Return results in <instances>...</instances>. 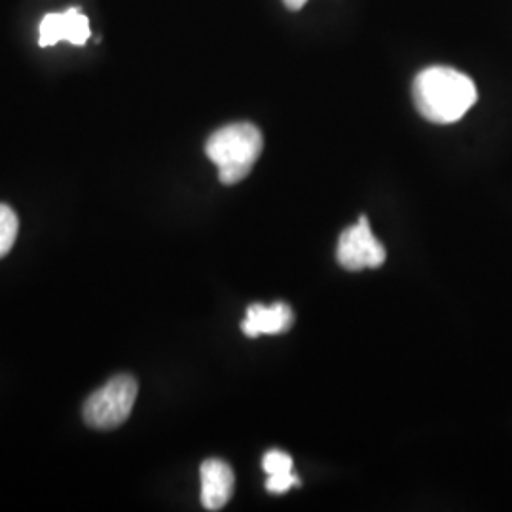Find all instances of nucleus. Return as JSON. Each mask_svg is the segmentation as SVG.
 I'll return each mask as SVG.
<instances>
[{"label":"nucleus","mask_w":512,"mask_h":512,"mask_svg":"<svg viewBox=\"0 0 512 512\" xmlns=\"http://www.w3.org/2000/svg\"><path fill=\"white\" fill-rule=\"evenodd\" d=\"M412 95L421 116L433 124H454L478 99L475 82L450 67H429L421 71Z\"/></svg>","instance_id":"f257e3e1"},{"label":"nucleus","mask_w":512,"mask_h":512,"mask_svg":"<svg viewBox=\"0 0 512 512\" xmlns=\"http://www.w3.org/2000/svg\"><path fill=\"white\" fill-rule=\"evenodd\" d=\"M262 133L255 124L236 122L217 129L205 145L207 158L219 167L220 183L243 181L262 154Z\"/></svg>","instance_id":"f03ea898"},{"label":"nucleus","mask_w":512,"mask_h":512,"mask_svg":"<svg viewBox=\"0 0 512 512\" xmlns=\"http://www.w3.org/2000/svg\"><path fill=\"white\" fill-rule=\"evenodd\" d=\"M137 393L139 385L133 376H114L88 397L84 404V420L90 427L99 431H110L120 427L131 416V410L137 401Z\"/></svg>","instance_id":"7ed1b4c3"},{"label":"nucleus","mask_w":512,"mask_h":512,"mask_svg":"<svg viewBox=\"0 0 512 512\" xmlns=\"http://www.w3.org/2000/svg\"><path fill=\"white\" fill-rule=\"evenodd\" d=\"M336 255L340 266L349 272L380 268L385 262L384 245L372 234L366 217H361L355 226H349L340 236Z\"/></svg>","instance_id":"20e7f679"},{"label":"nucleus","mask_w":512,"mask_h":512,"mask_svg":"<svg viewBox=\"0 0 512 512\" xmlns=\"http://www.w3.org/2000/svg\"><path fill=\"white\" fill-rule=\"evenodd\" d=\"M90 38V21L78 10L71 8L61 14H48L40 23V46H54L67 40L76 46L86 44Z\"/></svg>","instance_id":"39448f33"},{"label":"nucleus","mask_w":512,"mask_h":512,"mask_svg":"<svg viewBox=\"0 0 512 512\" xmlns=\"http://www.w3.org/2000/svg\"><path fill=\"white\" fill-rule=\"evenodd\" d=\"M200 475H202L203 507L207 511H220L234 494L236 476L232 467L222 459H205Z\"/></svg>","instance_id":"423d86ee"},{"label":"nucleus","mask_w":512,"mask_h":512,"mask_svg":"<svg viewBox=\"0 0 512 512\" xmlns=\"http://www.w3.org/2000/svg\"><path fill=\"white\" fill-rule=\"evenodd\" d=\"M294 315L291 306L275 302L272 306L253 304L249 306L241 330L249 338H258L264 334H283L293 327Z\"/></svg>","instance_id":"0eeeda50"},{"label":"nucleus","mask_w":512,"mask_h":512,"mask_svg":"<svg viewBox=\"0 0 512 512\" xmlns=\"http://www.w3.org/2000/svg\"><path fill=\"white\" fill-rule=\"evenodd\" d=\"M18 215L12 207L0 203V258L8 255L18 239Z\"/></svg>","instance_id":"6e6552de"},{"label":"nucleus","mask_w":512,"mask_h":512,"mask_svg":"<svg viewBox=\"0 0 512 512\" xmlns=\"http://www.w3.org/2000/svg\"><path fill=\"white\" fill-rule=\"evenodd\" d=\"M262 467L268 476L293 473V458L281 450H272L262 459Z\"/></svg>","instance_id":"1a4fd4ad"},{"label":"nucleus","mask_w":512,"mask_h":512,"mask_svg":"<svg viewBox=\"0 0 512 512\" xmlns=\"http://www.w3.org/2000/svg\"><path fill=\"white\" fill-rule=\"evenodd\" d=\"M300 484V478L294 473H283V475H270L266 480V488L270 494H285L293 486Z\"/></svg>","instance_id":"9d476101"},{"label":"nucleus","mask_w":512,"mask_h":512,"mask_svg":"<svg viewBox=\"0 0 512 512\" xmlns=\"http://www.w3.org/2000/svg\"><path fill=\"white\" fill-rule=\"evenodd\" d=\"M283 2H285V6H287L289 10H294V12H296V10H300L302 6H306V2H308V0H283Z\"/></svg>","instance_id":"9b49d317"}]
</instances>
